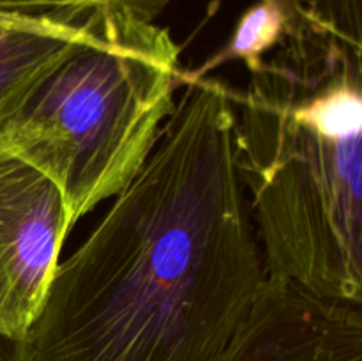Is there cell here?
I'll return each mask as SVG.
<instances>
[{
    "label": "cell",
    "mask_w": 362,
    "mask_h": 361,
    "mask_svg": "<svg viewBox=\"0 0 362 361\" xmlns=\"http://www.w3.org/2000/svg\"><path fill=\"white\" fill-rule=\"evenodd\" d=\"M151 158L59 264L28 361H240L267 278L232 87L184 78Z\"/></svg>",
    "instance_id": "obj_1"
},
{
    "label": "cell",
    "mask_w": 362,
    "mask_h": 361,
    "mask_svg": "<svg viewBox=\"0 0 362 361\" xmlns=\"http://www.w3.org/2000/svg\"><path fill=\"white\" fill-rule=\"evenodd\" d=\"M232 99L267 276L362 306V0L293 6Z\"/></svg>",
    "instance_id": "obj_2"
},
{
    "label": "cell",
    "mask_w": 362,
    "mask_h": 361,
    "mask_svg": "<svg viewBox=\"0 0 362 361\" xmlns=\"http://www.w3.org/2000/svg\"><path fill=\"white\" fill-rule=\"evenodd\" d=\"M184 74L168 28L141 18L115 21L0 113V140L59 186L73 230L144 168Z\"/></svg>",
    "instance_id": "obj_3"
},
{
    "label": "cell",
    "mask_w": 362,
    "mask_h": 361,
    "mask_svg": "<svg viewBox=\"0 0 362 361\" xmlns=\"http://www.w3.org/2000/svg\"><path fill=\"white\" fill-rule=\"evenodd\" d=\"M69 232L59 186L0 140V336L27 340Z\"/></svg>",
    "instance_id": "obj_4"
},
{
    "label": "cell",
    "mask_w": 362,
    "mask_h": 361,
    "mask_svg": "<svg viewBox=\"0 0 362 361\" xmlns=\"http://www.w3.org/2000/svg\"><path fill=\"white\" fill-rule=\"evenodd\" d=\"M110 25L112 23L106 27ZM106 27L95 30H73L0 25V113L6 112L37 78L52 69L74 46Z\"/></svg>",
    "instance_id": "obj_5"
},
{
    "label": "cell",
    "mask_w": 362,
    "mask_h": 361,
    "mask_svg": "<svg viewBox=\"0 0 362 361\" xmlns=\"http://www.w3.org/2000/svg\"><path fill=\"white\" fill-rule=\"evenodd\" d=\"M175 0H0L2 27L95 30L124 18L156 21Z\"/></svg>",
    "instance_id": "obj_6"
},
{
    "label": "cell",
    "mask_w": 362,
    "mask_h": 361,
    "mask_svg": "<svg viewBox=\"0 0 362 361\" xmlns=\"http://www.w3.org/2000/svg\"><path fill=\"white\" fill-rule=\"evenodd\" d=\"M292 9L285 0H258L244 11L226 45L184 78H205L232 60H243L247 73L255 71L283 39Z\"/></svg>",
    "instance_id": "obj_7"
},
{
    "label": "cell",
    "mask_w": 362,
    "mask_h": 361,
    "mask_svg": "<svg viewBox=\"0 0 362 361\" xmlns=\"http://www.w3.org/2000/svg\"><path fill=\"white\" fill-rule=\"evenodd\" d=\"M0 361H28L27 340L0 336Z\"/></svg>",
    "instance_id": "obj_8"
},
{
    "label": "cell",
    "mask_w": 362,
    "mask_h": 361,
    "mask_svg": "<svg viewBox=\"0 0 362 361\" xmlns=\"http://www.w3.org/2000/svg\"><path fill=\"white\" fill-rule=\"evenodd\" d=\"M285 2H288L290 6H297V4H304V2H310V0H285Z\"/></svg>",
    "instance_id": "obj_9"
}]
</instances>
